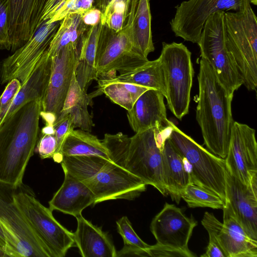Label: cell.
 <instances>
[{
    "instance_id": "1",
    "label": "cell",
    "mask_w": 257,
    "mask_h": 257,
    "mask_svg": "<svg viewBox=\"0 0 257 257\" xmlns=\"http://www.w3.org/2000/svg\"><path fill=\"white\" fill-rule=\"evenodd\" d=\"M169 126L151 127L132 137L118 133L105 134L101 140L109 160L154 186L166 196L162 175V149Z\"/></svg>"
},
{
    "instance_id": "2",
    "label": "cell",
    "mask_w": 257,
    "mask_h": 257,
    "mask_svg": "<svg viewBox=\"0 0 257 257\" xmlns=\"http://www.w3.org/2000/svg\"><path fill=\"white\" fill-rule=\"evenodd\" d=\"M42 102L20 108L0 126V183L12 188L21 185L36 148Z\"/></svg>"
},
{
    "instance_id": "3",
    "label": "cell",
    "mask_w": 257,
    "mask_h": 257,
    "mask_svg": "<svg viewBox=\"0 0 257 257\" xmlns=\"http://www.w3.org/2000/svg\"><path fill=\"white\" fill-rule=\"evenodd\" d=\"M198 81L196 118L204 144L211 153L225 159L234 121L231 111L233 95L221 84L212 68L203 58L199 62Z\"/></svg>"
},
{
    "instance_id": "4",
    "label": "cell",
    "mask_w": 257,
    "mask_h": 257,
    "mask_svg": "<svg viewBox=\"0 0 257 257\" xmlns=\"http://www.w3.org/2000/svg\"><path fill=\"white\" fill-rule=\"evenodd\" d=\"M227 49L249 91L257 87V18L251 7L240 12H225Z\"/></svg>"
},
{
    "instance_id": "5",
    "label": "cell",
    "mask_w": 257,
    "mask_h": 257,
    "mask_svg": "<svg viewBox=\"0 0 257 257\" xmlns=\"http://www.w3.org/2000/svg\"><path fill=\"white\" fill-rule=\"evenodd\" d=\"M168 137L188 164L192 183L215 193L225 201L227 174L225 159L207 150L171 121Z\"/></svg>"
},
{
    "instance_id": "6",
    "label": "cell",
    "mask_w": 257,
    "mask_h": 257,
    "mask_svg": "<svg viewBox=\"0 0 257 257\" xmlns=\"http://www.w3.org/2000/svg\"><path fill=\"white\" fill-rule=\"evenodd\" d=\"M14 201L51 257H64L75 245L74 233L61 225L52 211L36 198L33 190L23 183L12 188Z\"/></svg>"
},
{
    "instance_id": "7",
    "label": "cell",
    "mask_w": 257,
    "mask_h": 257,
    "mask_svg": "<svg viewBox=\"0 0 257 257\" xmlns=\"http://www.w3.org/2000/svg\"><path fill=\"white\" fill-rule=\"evenodd\" d=\"M159 59L163 67L168 108L179 119L189 112L194 70L191 53L183 43H162Z\"/></svg>"
},
{
    "instance_id": "8",
    "label": "cell",
    "mask_w": 257,
    "mask_h": 257,
    "mask_svg": "<svg viewBox=\"0 0 257 257\" xmlns=\"http://www.w3.org/2000/svg\"><path fill=\"white\" fill-rule=\"evenodd\" d=\"M133 9L130 4L128 15L122 29L116 32L102 26L96 54L95 68L98 77L118 71L122 74L147 63L149 60L133 49Z\"/></svg>"
},
{
    "instance_id": "9",
    "label": "cell",
    "mask_w": 257,
    "mask_h": 257,
    "mask_svg": "<svg viewBox=\"0 0 257 257\" xmlns=\"http://www.w3.org/2000/svg\"><path fill=\"white\" fill-rule=\"evenodd\" d=\"M225 12L212 14L206 21L197 43L201 57L212 68L218 80L233 95L242 85V78L225 43Z\"/></svg>"
},
{
    "instance_id": "10",
    "label": "cell",
    "mask_w": 257,
    "mask_h": 257,
    "mask_svg": "<svg viewBox=\"0 0 257 257\" xmlns=\"http://www.w3.org/2000/svg\"><path fill=\"white\" fill-rule=\"evenodd\" d=\"M0 226L10 257H51L15 204L12 188L1 183Z\"/></svg>"
},
{
    "instance_id": "11",
    "label": "cell",
    "mask_w": 257,
    "mask_h": 257,
    "mask_svg": "<svg viewBox=\"0 0 257 257\" xmlns=\"http://www.w3.org/2000/svg\"><path fill=\"white\" fill-rule=\"evenodd\" d=\"M249 0H188L176 7L170 22L176 37L197 43L207 19L218 11L242 12L250 7Z\"/></svg>"
},
{
    "instance_id": "12",
    "label": "cell",
    "mask_w": 257,
    "mask_h": 257,
    "mask_svg": "<svg viewBox=\"0 0 257 257\" xmlns=\"http://www.w3.org/2000/svg\"><path fill=\"white\" fill-rule=\"evenodd\" d=\"M61 21H44L34 35L24 45L2 60L0 65V83L18 79L23 84L27 81L56 32Z\"/></svg>"
},
{
    "instance_id": "13",
    "label": "cell",
    "mask_w": 257,
    "mask_h": 257,
    "mask_svg": "<svg viewBox=\"0 0 257 257\" xmlns=\"http://www.w3.org/2000/svg\"><path fill=\"white\" fill-rule=\"evenodd\" d=\"M84 183L94 194V204L109 200H134L147 186L140 178L111 161Z\"/></svg>"
},
{
    "instance_id": "14",
    "label": "cell",
    "mask_w": 257,
    "mask_h": 257,
    "mask_svg": "<svg viewBox=\"0 0 257 257\" xmlns=\"http://www.w3.org/2000/svg\"><path fill=\"white\" fill-rule=\"evenodd\" d=\"M225 161L227 171L249 187L251 180L257 175V143L254 128L234 121Z\"/></svg>"
},
{
    "instance_id": "15",
    "label": "cell",
    "mask_w": 257,
    "mask_h": 257,
    "mask_svg": "<svg viewBox=\"0 0 257 257\" xmlns=\"http://www.w3.org/2000/svg\"><path fill=\"white\" fill-rule=\"evenodd\" d=\"M197 222L187 217L182 209L174 204L165 203L162 210L153 219L150 230L157 243L186 253L196 255L188 247V242Z\"/></svg>"
},
{
    "instance_id": "16",
    "label": "cell",
    "mask_w": 257,
    "mask_h": 257,
    "mask_svg": "<svg viewBox=\"0 0 257 257\" xmlns=\"http://www.w3.org/2000/svg\"><path fill=\"white\" fill-rule=\"evenodd\" d=\"M79 51L72 47L61 49L51 57V74L42 101V111L59 116L75 72Z\"/></svg>"
},
{
    "instance_id": "17",
    "label": "cell",
    "mask_w": 257,
    "mask_h": 257,
    "mask_svg": "<svg viewBox=\"0 0 257 257\" xmlns=\"http://www.w3.org/2000/svg\"><path fill=\"white\" fill-rule=\"evenodd\" d=\"M48 0H8L9 46L14 52L24 45L42 25Z\"/></svg>"
},
{
    "instance_id": "18",
    "label": "cell",
    "mask_w": 257,
    "mask_h": 257,
    "mask_svg": "<svg viewBox=\"0 0 257 257\" xmlns=\"http://www.w3.org/2000/svg\"><path fill=\"white\" fill-rule=\"evenodd\" d=\"M225 199L247 235L257 240V175L247 187L227 170Z\"/></svg>"
},
{
    "instance_id": "19",
    "label": "cell",
    "mask_w": 257,
    "mask_h": 257,
    "mask_svg": "<svg viewBox=\"0 0 257 257\" xmlns=\"http://www.w3.org/2000/svg\"><path fill=\"white\" fill-rule=\"evenodd\" d=\"M164 96L160 92L150 89L136 100L127 112V117L132 130L140 133L151 127L166 128L169 126Z\"/></svg>"
},
{
    "instance_id": "20",
    "label": "cell",
    "mask_w": 257,
    "mask_h": 257,
    "mask_svg": "<svg viewBox=\"0 0 257 257\" xmlns=\"http://www.w3.org/2000/svg\"><path fill=\"white\" fill-rule=\"evenodd\" d=\"M219 243L226 257H256L257 240L246 233L229 202L225 200Z\"/></svg>"
},
{
    "instance_id": "21",
    "label": "cell",
    "mask_w": 257,
    "mask_h": 257,
    "mask_svg": "<svg viewBox=\"0 0 257 257\" xmlns=\"http://www.w3.org/2000/svg\"><path fill=\"white\" fill-rule=\"evenodd\" d=\"M94 202V195L86 185L64 174V181L49 202V208L76 218Z\"/></svg>"
},
{
    "instance_id": "22",
    "label": "cell",
    "mask_w": 257,
    "mask_h": 257,
    "mask_svg": "<svg viewBox=\"0 0 257 257\" xmlns=\"http://www.w3.org/2000/svg\"><path fill=\"white\" fill-rule=\"evenodd\" d=\"M168 134L162 149L163 181L168 194L178 204L182 192L192 182L186 162L170 142Z\"/></svg>"
},
{
    "instance_id": "23",
    "label": "cell",
    "mask_w": 257,
    "mask_h": 257,
    "mask_svg": "<svg viewBox=\"0 0 257 257\" xmlns=\"http://www.w3.org/2000/svg\"><path fill=\"white\" fill-rule=\"evenodd\" d=\"M76 218L77 225L74 239L82 256L116 257L117 251L107 233L82 215Z\"/></svg>"
},
{
    "instance_id": "24",
    "label": "cell",
    "mask_w": 257,
    "mask_h": 257,
    "mask_svg": "<svg viewBox=\"0 0 257 257\" xmlns=\"http://www.w3.org/2000/svg\"><path fill=\"white\" fill-rule=\"evenodd\" d=\"M51 68V57L47 50L27 81L21 85L4 120L27 103L36 100L43 101L50 80Z\"/></svg>"
},
{
    "instance_id": "25",
    "label": "cell",
    "mask_w": 257,
    "mask_h": 257,
    "mask_svg": "<svg viewBox=\"0 0 257 257\" xmlns=\"http://www.w3.org/2000/svg\"><path fill=\"white\" fill-rule=\"evenodd\" d=\"M102 24L89 26L83 34L78 63L75 70L76 79L84 90L93 80H97L98 76L95 68V59L98 41Z\"/></svg>"
},
{
    "instance_id": "26",
    "label": "cell",
    "mask_w": 257,
    "mask_h": 257,
    "mask_svg": "<svg viewBox=\"0 0 257 257\" xmlns=\"http://www.w3.org/2000/svg\"><path fill=\"white\" fill-rule=\"evenodd\" d=\"M151 0H131L133 9V49L137 54L147 58L155 50L151 27Z\"/></svg>"
},
{
    "instance_id": "27",
    "label": "cell",
    "mask_w": 257,
    "mask_h": 257,
    "mask_svg": "<svg viewBox=\"0 0 257 257\" xmlns=\"http://www.w3.org/2000/svg\"><path fill=\"white\" fill-rule=\"evenodd\" d=\"M77 155L98 156L110 160L107 150L102 141L90 132L80 129L70 131L53 159L60 163L64 156Z\"/></svg>"
},
{
    "instance_id": "28",
    "label": "cell",
    "mask_w": 257,
    "mask_h": 257,
    "mask_svg": "<svg viewBox=\"0 0 257 257\" xmlns=\"http://www.w3.org/2000/svg\"><path fill=\"white\" fill-rule=\"evenodd\" d=\"M106 78L153 89L160 92L165 98L166 97L164 71L159 58L153 61H148L143 65L130 71Z\"/></svg>"
},
{
    "instance_id": "29",
    "label": "cell",
    "mask_w": 257,
    "mask_h": 257,
    "mask_svg": "<svg viewBox=\"0 0 257 257\" xmlns=\"http://www.w3.org/2000/svg\"><path fill=\"white\" fill-rule=\"evenodd\" d=\"M89 27L83 23L81 14H69L66 16L61 21L47 49L50 57L67 46L80 51L81 37Z\"/></svg>"
},
{
    "instance_id": "30",
    "label": "cell",
    "mask_w": 257,
    "mask_h": 257,
    "mask_svg": "<svg viewBox=\"0 0 257 257\" xmlns=\"http://www.w3.org/2000/svg\"><path fill=\"white\" fill-rule=\"evenodd\" d=\"M110 161L94 155L64 156L60 162L64 174L85 183L95 176Z\"/></svg>"
},
{
    "instance_id": "31",
    "label": "cell",
    "mask_w": 257,
    "mask_h": 257,
    "mask_svg": "<svg viewBox=\"0 0 257 257\" xmlns=\"http://www.w3.org/2000/svg\"><path fill=\"white\" fill-rule=\"evenodd\" d=\"M97 80L99 85L98 91L104 93L113 103L127 111L132 109L136 100L144 92L150 89L106 78Z\"/></svg>"
},
{
    "instance_id": "32",
    "label": "cell",
    "mask_w": 257,
    "mask_h": 257,
    "mask_svg": "<svg viewBox=\"0 0 257 257\" xmlns=\"http://www.w3.org/2000/svg\"><path fill=\"white\" fill-rule=\"evenodd\" d=\"M181 198L191 208L205 207L223 209L224 205V201L216 194L192 183L184 189Z\"/></svg>"
},
{
    "instance_id": "33",
    "label": "cell",
    "mask_w": 257,
    "mask_h": 257,
    "mask_svg": "<svg viewBox=\"0 0 257 257\" xmlns=\"http://www.w3.org/2000/svg\"><path fill=\"white\" fill-rule=\"evenodd\" d=\"M201 223L207 231L209 240L206 252L202 257H226L218 242V237L222 223L211 213L205 212Z\"/></svg>"
},
{
    "instance_id": "34",
    "label": "cell",
    "mask_w": 257,
    "mask_h": 257,
    "mask_svg": "<svg viewBox=\"0 0 257 257\" xmlns=\"http://www.w3.org/2000/svg\"><path fill=\"white\" fill-rule=\"evenodd\" d=\"M131 0H116L110 7L104 25L118 32L123 28L129 10Z\"/></svg>"
},
{
    "instance_id": "35",
    "label": "cell",
    "mask_w": 257,
    "mask_h": 257,
    "mask_svg": "<svg viewBox=\"0 0 257 257\" xmlns=\"http://www.w3.org/2000/svg\"><path fill=\"white\" fill-rule=\"evenodd\" d=\"M83 102H87L91 105L92 97L87 93L86 90L81 88L76 79L74 73L64 100L63 108L56 120L61 119L68 115L70 109L75 105Z\"/></svg>"
},
{
    "instance_id": "36",
    "label": "cell",
    "mask_w": 257,
    "mask_h": 257,
    "mask_svg": "<svg viewBox=\"0 0 257 257\" xmlns=\"http://www.w3.org/2000/svg\"><path fill=\"white\" fill-rule=\"evenodd\" d=\"M77 0H48L42 17V23L61 21L69 14Z\"/></svg>"
},
{
    "instance_id": "37",
    "label": "cell",
    "mask_w": 257,
    "mask_h": 257,
    "mask_svg": "<svg viewBox=\"0 0 257 257\" xmlns=\"http://www.w3.org/2000/svg\"><path fill=\"white\" fill-rule=\"evenodd\" d=\"M117 231L121 236L124 245L137 247L147 251L150 245L142 240L134 230L126 216H123L116 222Z\"/></svg>"
},
{
    "instance_id": "38",
    "label": "cell",
    "mask_w": 257,
    "mask_h": 257,
    "mask_svg": "<svg viewBox=\"0 0 257 257\" xmlns=\"http://www.w3.org/2000/svg\"><path fill=\"white\" fill-rule=\"evenodd\" d=\"M88 105H90L88 103L83 102L77 104L70 109L68 114L74 129L78 127L86 132L91 131L94 124L88 111Z\"/></svg>"
},
{
    "instance_id": "39",
    "label": "cell",
    "mask_w": 257,
    "mask_h": 257,
    "mask_svg": "<svg viewBox=\"0 0 257 257\" xmlns=\"http://www.w3.org/2000/svg\"><path fill=\"white\" fill-rule=\"evenodd\" d=\"M21 87V82L18 79H13L8 83L4 91L0 95V126Z\"/></svg>"
},
{
    "instance_id": "40",
    "label": "cell",
    "mask_w": 257,
    "mask_h": 257,
    "mask_svg": "<svg viewBox=\"0 0 257 257\" xmlns=\"http://www.w3.org/2000/svg\"><path fill=\"white\" fill-rule=\"evenodd\" d=\"M9 5L8 0H0V49L10 50L9 46Z\"/></svg>"
},
{
    "instance_id": "41",
    "label": "cell",
    "mask_w": 257,
    "mask_h": 257,
    "mask_svg": "<svg viewBox=\"0 0 257 257\" xmlns=\"http://www.w3.org/2000/svg\"><path fill=\"white\" fill-rule=\"evenodd\" d=\"M57 148L56 138L54 134H41L36 149L42 159L53 158Z\"/></svg>"
},
{
    "instance_id": "42",
    "label": "cell",
    "mask_w": 257,
    "mask_h": 257,
    "mask_svg": "<svg viewBox=\"0 0 257 257\" xmlns=\"http://www.w3.org/2000/svg\"><path fill=\"white\" fill-rule=\"evenodd\" d=\"M54 127L57 143V148L55 154L56 155L59 151L66 137L71 131L74 128L72 125L68 114L61 119L56 120L54 124Z\"/></svg>"
},
{
    "instance_id": "43",
    "label": "cell",
    "mask_w": 257,
    "mask_h": 257,
    "mask_svg": "<svg viewBox=\"0 0 257 257\" xmlns=\"http://www.w3.org/2000/svg\"><path fill=\"white\" fill-rule=\"evenodd\" d=\"M147 256H183L188 257L185 252L156 243L147 249Z\"/></svg>"
},
{
    "instance_id": "44",
    "label": "cell",
    "mask_w": 257,
    "mask_h": 257,
    "mask_svg": "<svg viewBox=\"0 0 257 257\" xmlns=\"http://www.w3.org/2000/svg\"><path fill=\"white\" fill-rule=\"evenodd\" d=\"M83 23L88 26H93L100 22V12L93 8L81 15Z\"/></svg>"
},
{
    "instance_id": "45",
    "label": "cell",
    "mask_w": 257,
    "mask_h": 257,
    "mask_svg": "<svg viewBox=\"0 0 257 257\" xmlns=\"http://www.w3.org/2000/svg\"><path fill=\"white\" fill-rule=\"evenodd\" d=\"M116 0H93V6L101 13V23L104 25L108 10Z\"/></svg>"
},
{
    "instance_id": "46",
    "label": "cell",
    "mask_w": 257,
    "mask_h": 257,
    "mask_svg": "<svg viewBox=\"0 0 257 257\" xmlns=\"http://www.w3.org/2000/svg\"><path fill=\"white\" fill-rule=\"evenodd\" d=\"M93 2V0H77L69 14L82 15L94 8Z\"/></svg>"
},
{
    "instance_id": "47",
    "label": "cell",
    "mask_w": 257,
    "mask_h": 257,
    "mask_svg": "<svg viewBox=\"0 0 257 257\" xmlns=\"http://www.w3.org/2000/svg\"><path fill=\"white\" fill-rule=\"evenodd\" d=\"M40 116L44 119L46 124L54 125L57 119V117L54 113L49 112H44L42 110L41 112Z\"/></svg>"
},
{
    "instance_id": "48",
    "label": "cell",
    "mask_w": 257,
    "mask_h": 257,
    "mask_svg": "<svg viewBox=\"0 0 257 257\" xmlns=\"http://www.w3.org/2000/svg\"><path fill=\"white\" fill-rule=\"evenodd\" d=\"M0 247L5 250L9 257H10L9 247L4 234V233L0 226Z\"/></svg>"
},
{
    "instance_id": "49",
    "label": "cell",
    "mask_w": 257,
    "mask_h": 257,
    "mask_svg": "<svg viewBox=\"0 0 257 257\" xmlns=\"http://www.w3.org/2000/svg\"><path fill=\"white\" fill-rule=\"evenodd\" d=\"M55 134V130L54 127V125L46 124L45 126H44L42 131L41 134Z\"/></svg>"
},
{
    "instance_id": "50",
    "label": "cell",
    "mask_w": 257,
    "mask_h": 257,
    "mask_svg": "<svg viewBox=\"0 0 257 257\" xmlns=\"http://www.w3.org/2000/svg\"><path fill=\"white\" fill-rule=\"evenodd\" d=\"M0 257H9L4 249L0 247Z\"/></svg>"
},
{
    "instance_id": "51",
    "label": "cell",
    "mask_w": 257,
    "mask_h": 257,
    "mask_svg": "<svg viewBox=\"0 0 257 257\" xmlns=\"http://www.w3.org/2000/svg\"><path fill=\"white\" fill-rule=\"evenodd\" d=\"M250 3L253 4L254 5H257V0H249Z\"/></svg>"
}]
</instances>
